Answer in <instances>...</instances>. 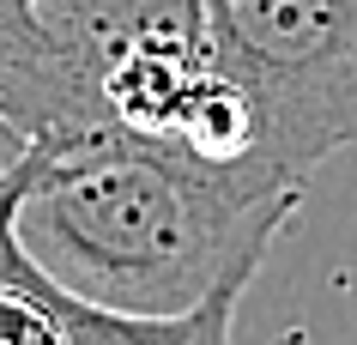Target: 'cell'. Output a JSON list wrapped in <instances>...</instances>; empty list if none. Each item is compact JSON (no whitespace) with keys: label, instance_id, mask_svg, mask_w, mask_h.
Listing matches in <instances>:
<instances>
[{"label":"cell","instance_id":"cell-1","mask_svg":"<svg viewBox=\"0 0 357 345\" xmlns=\"http://www.w3.org/2000/svg\"><path fill=\"white\" fill-rule=\"evenodd\" d=\"M303 182L212 170L128 134L43 146L6 182V224L31 267L73 303L182 315L255 273Z\"/></svg>","mask_w":357,"mask_h":345},{"label":"cell","instance_id":"cell-3","mask_svg":"<svg viewBox=\"0 0 357 345\" xmlns=\"http://www.w3.org/2000/svg\"><path fill=\"white\" fill-rule=\"evenodd\" d=\"M24 273H31L37 297L49 303V315L61 321V339L67 345H230L243 291H248V279H255V273H236V279H225L212 297H200V303L182 309V315H121V309H97V303L61 297L31 261H24Z\"/></svg>","mask_w":357,"mask_h":345},{"label":"cell","instance_id":"cell-2","mask_svg":"<svg viewBox=\"0 0 357 345\" xmlns=\"http://www.w3.org/2000/svg\"><path fill=\"white\" fill-rule=\"evenodd\" d=\"M206 43L255 103L261 164L279 182L357 139V0H206Z\"/></svg>","mask_w":357,"mask_h":345},{"label":"cell","instance_id":"cell-4","mask_svg":"<svg viewBox=\"0 0 357 345\" xmlns=\"http://www.w3.org/2000/svg\"><path fill=\"white\" fill-rule=\"evenodd\" d=\"M0 345H67L61 339V321L37 297L31 273H24V254H19V243H13L6 188H0Z\"/></svg>","mask_w":357,"mask_h":345}]
</instances>
